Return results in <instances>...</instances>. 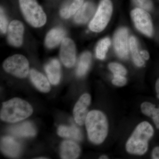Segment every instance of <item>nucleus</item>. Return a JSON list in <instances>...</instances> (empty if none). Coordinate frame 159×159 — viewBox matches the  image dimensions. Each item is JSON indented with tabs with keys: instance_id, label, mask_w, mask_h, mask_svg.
Returning <instances> with one entry per match:
<instances>
[{
	"instance_id": "34",
	"label": "nucleus",
	"mask_w": 159,
	"mask_h": 159,
	"mask_svg": "<svg viewBox=\"0 0 159 159\" xmlns=\"http://www.w3.org/2000/svg\"><path fill=\"white\" fill-rule=\"evenodd\" d=\"M36 159H48L47 158H45V157H40V158H36Z\"/></svg>"
},
{
	"instance_id": "26",
	"label": "nucleus",
	"mask_w": 159,
	"mask_h": 159,
	"mask_svg": "<svg viewBox=\"0 0 159 159\" xmlns=\"http://www.w3.org/2000/svg\"><path fill=\"white\" fill-rule=\"evenodd\" d=\"M134 2L139 8L150 11L152 9L153 5L151 0H133Z\"/></svg>"
},
{
	"instance_id": "12",
	"label": "nucleus",
	"mask_w": 159,
	"mask_h": 159,
	"mask_svg": "<svg viewBox=\"0 0 159 159\" xmlns=\"http://www.w3.org/2000/svg\"><path fill=\"white\" fill-rule=\"evenodd\" d=\"M1 150L7 156L16 157L20 152L21 146L12 137H3L1 140Z\"/></svg>"
},
{
	"instance_id": "33",
	"label": "nucleus",
	"mask_w": 159,
	"mask_h": 159,
	"mask_svg": "<svg viewBox=\"0 0 159 159\" xmlns=\"http://www.w3.org/2000/svg\"><path fill=\"white\" fill-rule=\"evenodd\" d=\"M108 157L106 155H102L101 156V157H100L99 158V159H108Z\"/></svg>"
},
{
	"instance_id": "29",
	"label": "nucleus",
	"mask_w": 159,
	"mask_h": 159,
	"mask_svg": "<svg viewBox=\"0 0 159 159\" xmlns=\"http://www.w3.org/2000/svg\"><path fill=\"white\" fill-rule=\"evenodd\" d=\"M60 14L61 17L64 19H69L71 16L67 6L61 8L60 11Z\"/></svg>"
},
{
	"instance_id": "21",
	"label": "nucleus",
	"mask_w": 159,
	"mask_h": 159,
	"mask_svg": "<svg viewBox=\"0 0 159 159\" xmlns=\"http://www.w3.org/2000/svg\"><path fill=\"white\" fill-rule=\"evenodd\" d=\"M129 48L132 57L135 65L138 67L144 66L145 61L139 51L137 40L134 36H131L129 39Z\"/></svg>"
},
{
	"instance_id": "11",
	"label": "nucleus",
	"mask_w": 159,
	"mask_h": 159,
	"mask_svg": "<svg viewBox=\"0 0 159 159\" xmlns=\"http://www.w3.org/2000/svg\"><path fill=\"white\" fill-rule=\"evenodd\" d=\"M24 26L21 22L17 20L12 21L8 28L7 39L9 44L15 47H20L23 41Z\"/></svg>"
},
{
	"instance_id": "24",
	"label": "nucleus",
	"mask_w": 159,
	"mask_h": 159,
	"mask_svg": "<svg viewBox=\"0 0 159 159\" xmlns=\"http://www.w3.org/2000/svg\"><path fill=\"white\" fill-rule=\"evenodd\" d=\"M109 69L114 75H122L125 76L127 74L126 69L120 64L116 62H111L109 64Z\"/></svg>"
},
{
	"instance_id": "4",
	"label": "nucleus",
	"mask_w": 159,
	"mask_h": 159,
	"mask_svg": "<svg viewBox=\"0 0 159 159\" xmlns=\"http://www.w3.org/2000/svg\"><path fill=\"white\" fill-rule=\"evenodd\" d=\"M20 8L26 20L33 27L40 28L47 22V16L36 0H19Z\"/></svg>"
},
{
	"instance_id": "23",
	"label": "nucleus",
	"mask_w": 159,
	"mask_h": 159,
	"mask_svg": "<svg viewBox=\"0 0 159 159\" xmlns=\"http://www.w3.org/2000/svg\"><path fill=\"white\" fill-rule=\"evenodd\" d=\"M111 43V40L108 38L103 39L98 43L96 50V56L97 58L103 60L105 58Z\"/></svg>"
},
{
	"instance_id": "3",
	"label": "nucleus",
	"mask_w": 159,
	"mask_h": 159,
	"mask_svg": "<svg viewBox=\"0 0 159 159\" xmlns=\"http://www.w3.org/2000/svg\"><path fill=\"white\" fill-rule=\"evenodd\" d=\"M32 113L33 108L29 102L14 98L3 102L0 117L3 121L15 123L28 118Z\"/></svg>"
},
{
	"instance_id": "16",
	"label": "nucleus",
	"mask_w": 159,
	"mask_h": 159,
	"mask_svg": "<svg viewBox=\"0 0 159 159\" xmlns=\"http://www.w3.org/2000/svg\"><path fill=\"white\" fill-rule=\"evenodd\" d=\"M30 77L34 86L40 92L47 93L51 90V86L48 80L38 71L34 69L31 70Z\"/></svg>"
},
{
	"instance_id": "17",
	"label": "nucleus",
	"mask_w": 159,
	"mask_h": 159,
	"mask_svg": "<svg viewBox=\"0 0 159 159\" xmlns=\"http://www.w3.org/2000/svg\"><path fill=\"white\" fill-rule=\"evenodd\" d=\"M66 31L62 28H56L51 29L46 36V46L48 48H53L57 47L65 38Z\"/></svg>"
},
{
	"instance_id": "32",
	"label": "nucleus",
	"mask_w": 159,
	"mask_h": 159,
	"mask_svg": "<svg viewBox=\"0 0 159 159\" xmlns=\"http://www.w3.org/2000/svg\"><path fill=\"white\" fill-rule=\"evenodd\" d=\"M155 89L157 97L159 99V78L157 80L156 82Z\"/></svg>"
},
{
	"instance_id": "13",
	"label": "nucleus",
	"mask_w": 159,
	"mask_h": 159,
	"mask_svg": "<svg viewBox=\"0 0 159 159\" xmlns=\"http://www.w3.org/2000/svg\"><path fill=\"white\" fill-rule=\"evenodd\" d=\"M9 133L17 137H33L36 131L31 122H25L11 126L9 129Z\"/></svg>"
},
{
	"instance_id": "2",
	"label": "nucleus",
	"mask_w": 159,
	"mask_h": 159,
	"mask_svg": "<svg viewBox=\"0 0 159 159\" xmlns=\"http://www.w3.org/2000/svg\"><path fill=\"white\" fill-rule=\"evenodd\" d=\"M85 124L92 143L99 145L104 142L108 132V121L105 114L100 111H91L88 114Z\"/></svg>"
},
{
	"instance_id": "14",
	"label": "nucleus",
	"mask_w": 159,
	"mask_h": 159,
	"mask_svg": "<svg viewBox=\"0 0 159 159\" xmlns=\"http://www.w3.org/2000/svg\"><path fill=\"white\" fill-rule=\"evenodd\" d=\"M80 153V147L76 142L67 140L61 143L60 149L61 159H77L79 157Z\"/></svg>"
},
{
	"instance_id": "8",
	"label": "nucleus",
	"mask_w": 159,
	"mask_h": 159,
	"mask_svg": "<svg viewBox=\"0 0 159 159\" xmlns=\"http://www.w3.org/2000/svg\"><path fill=\"white\" fill-rule=\"evenodd\" d=\"M114 46L116 53L120 58H127L129 48L127 29L120 28L116 31L114 37Z\"/></svg>"
},
{
	"instance_id": "22",
	"label": "nucleus",
	"mask_w": 159,
	"mask_h": 159,
	"mask_svg": "<svg viewBox=\"0 0 159 159\" xmlns=\"http://www.w3.org/2000/svg\"><path fill=\"white\" fill-rule=\"evenodd\" d=\"M91 59L92 55L90 52H85L81 54L76 72L78 77H83L86 74L90 65Z\"/></svg>"
},
{
	"instance_id": "10",
	"label": "nucleus",
	"mask_w": 159,
	"mask_h": 159,
	"mask_svg": "<svg viewBox=\"0 0 159 159\" xmlns=\"http://www.w3.org/2000/svg\"><path fill=\"white\" fill-rule=\"evenodd\" d=\"M91 98L88 93L83 94L75 104L74 109V117L75 122L79 125L85 124L88 112V107L90 105Z\"/></svg>"
},
{
	"instance_id": "30",
	"label": "nucleus",
	"mask_w": 159,
	"mask_h": 159,
	"mask_svg": "<svg viewBox=\"0 0 159 159\" xmlns=\"http://www.w3.org/2000/svg\"><path fill=\"white\" fill-rule=\"evenodd\" d=\"M152 157L153 159H159V147L154 148L152 152Z\"/></svg>"
},
{
	"instance_id": "18",
	"label": "nucleus",
	"mask_w": 159,
	"mask_h": 159,
	"mask_svg": "<svg viewBox=\"0 0 159 159\" xmlns=\"http://www.w3.org/2000/svg\"><path fill=\"white\" fill-rule=\"evenodd\" d=\"M95 11V6L93 3L87 2L82 5L74 16L75 22L83 24L87 22L93 16Z\"/></svg>"
},
{
	"instance_id": "15",
	"label": "nucleus",
	"mask_w": 159,
	"mask_h": 159,
	"mask_svg": "<svg viewBox=\"0 0 159 159\" xmlns=\"http://www.w3.org/2000/svg\"><path fill=\"white\" fill-rule=\"evenodd\" d=\"M45 70L50 82L53 85L59 83L61 76V70L60 62L57 59L50 61L45 66Z\"/></svg>"
},
{
	"instance_id": "19",
	"label": "nucleus",
	"mask_w": 159,
	"mask_h": 159,
	"mask_svg": "<svg viewBox=\"0 0 159 159\" xmlns=\"http://www.w3.org/2000/svg\"><path fill=\"white\" fill-rule=\"evenodd\" d=\"M57 134L60 137L70 138L78 141H81L83 139L81 131L75 125L70 127L61 125L57 129Z\"/></svg>"
},
{
	"instance_id": "9",
	"label": "nucleus",
	"mask_w": 159,
	"mask_h": 159,
	"mask_svg": "<svg viewBox=\"0 0 159 159\" xmlns=\"http://www.w3.org/2000/svg\"><path fill=\"white\" fill-rule=\"evenodd\" d=\"M76 46L70 39L65 38L61 42L60 56L65 66L68 68L73 67L76 62Z\"/></svg>"
},
{
	"instance_id": "20",
	"label": "nucleus",
	"mask_w": 159,
	"mask_h": 159,
	"mask_svg": "<svg viewBox=\"0 0 159 159\" xmlns=\"http://www.w3.org/2000/svg\"><path fill=\"white\" fill-rule=\"evenodd\" d=\"M141 110L142 113L152 119L157 128L159 129V108L151 102H145L141 104Z\"/></svg>"
},
{
	"instance_id": "5",
	"label": "nucleus",
	"mask_w": 159,
	"mask_h": 159,
	"mask_svg": "<svg viewBox=\"0 0 159 159\" xmlns=\"http://www.w3.org/2000/svg\"><path fill=\"white\" fill-rule=\"evenodd\" d=\"M112 11V3L111 0H102L89 25L91 31L100 32L104 30L111 19Z\"/></svg>"
},
{
	"instance_id": "28",
	"label": "nucleus",
	"mask_w": 159,
	"mask_h": 159,
	"mask_svg": "<svg viewBox=\"0 0 159 159\" xmlns=\"http://www.w3.org/2000/svg\"><path fill=\"white\" fill-rule=\"evenodd\" d=\"M127 82V79L125 76L122 75H114L112 83L117 86L122 87L125 85Z\"/></svg>"
},
{
	"instance_id": "7",
	"label": "nucleus",
	"mask_w": 159,
	"mask_h": 159,
	"mask_svg": "<svg viewBox=\"0 0 159 159\" xmlns=\"http://www.w3.org/2000/svg\"><path fill=\"white\" fill-rule=\"evenodd\" d=\"M131 16L138 30L148 37L152 36L153 25L151 17L148 11L141 8H136L131 11Z\"/></svg>"
},
{
	"instance_id": "1",
	"label": "nucleus",
	"mask_w": 159,
	"mask_h": 159,
	"mask_svg": "<svg viewBox=\"0 0 159 159\" xmlns=\"http://www.w3.org/2000/svg\"><path fill=\"white\" fill-rule=\"evenodd\" d=\"M154 131L152 125L146 121L139 123L125 144V149L129 153L137 155L145 154L148 149V142Z\"/></svg>"
},
{
	"instance_id": "27",
	"label": "nucleus",
	"mask_w": 159,
	"mask_h": 159,
	"mask_svg": "<svg viewBox=\"0 0 159 159\" xmlns=\"http://www.w3.org/2000/svg\"><path fill=\"white\" fill-rule=\"evenodd\" d=\"M1 16H0V29L1 33L5 34L7 32L8 27V20L2 8H1Z\"/></svg>"
},
{
	"instance_id": "31",
	"label": "nucleus",
	"mask_w": 159,
	"mask_h": 159,
	"mask_svg": "<svg viewBox=\"0 0 159 159\" xmlns=\"http://www.w3.org/2000/svg\"><path fill=\"white\" fill-rule=\"evenodd\" d=\"M140 54L143 59H145V60H148L150 57L149 53L148 51H145V50H143V51H140Z\"/></svg>"
},
{
	"instance_id": "25",
	"label": "nucleus",
	"mask_w": 159,
	"mask_h": 159,
	"mask_svg": "<svg viewBox=\"0 0 159 159\" xmlns=\"http://www.w3.org/2000/svg\"><path fill=\"white\" fill-rule=\"evenodd\" d=\"M84 1V0H74L70 5L67 6L71 16L74 15L77 13V11L83 5Z\"/></svg>"
},
{
	"instance_id": "6",
	"label": "nucleus",
	"mask_w": 159,
	"mask_h": 159,
	"mask_svg": "<svg viewBox=\"0 0 159 159\" xmlns=\"http://www.w3.org/2000/svg\"><path fill=\"white\" fill-rule=\"evenodd\" d=\"M3 67L6 72L18 78H25L29 73V61L21 54L7 58L3 62Z\"/></svg>"
}]
</instances>
